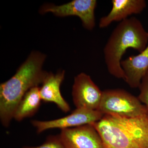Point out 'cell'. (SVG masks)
I'll list each match as a JSON object with an SVG mask.
<instances>
[{"label": "cell", "mask_w": 148, "mask_h": 148, "mask_svg": "<svg viewBox=\"0 0 148 148\" xmlns=\"http://www.w3.org/2000/svg\"><path fill=\"white\" fill-rule=\"evenodd\" d=\"M22 148H66L60 135H50L42 145L36 147L25 146Z\"/></svg>", "instance_id": "4fadbf2b"}, {"label": "cell", "mask_w": 148, "mask_h": 148, "mask_svg": "<svg viewBox=\"0 0 148 148\" xmlns=\"http://www.w3.org/2000/svg\"><path fill=\"white\" fill-rule=\"evenodd\" d=\"M104 115L97 110L76 108L67 116L49 121L32 120L31 123L36 129L37 133L47 130L73 128L87 124H92L102 119Z\"/></svg>", "instance_id": "5b68a950"}, {"label": "cell", "mask_w": 148, "mask_h": 148, "mask_svg": "<svg viewBox=\"0 0 148 148\" xmlns=\"http://www.w3.org/2000/svg\"><path fill=\"white\" fill-rule=\"evenodd\" d=\"M65 75L64 71L56 74L48 73L41 87L40 88V94L42 101L54 103L61 111L66 113L70 110V107L63 98L60 90Z\"/></svg>", "instance_id": "30bf717a"}, {"label": "cell", "mask_w": 148, "mask_h": 148, "mask_svg": "<svg viewBox=\"0 0 148 148\" xmlns=\"http://www.w3.org/2000/svg\"><path fill=\"white\" fill-rule=\"evenodd\" d=\"M97 3L95 0H73L61 5H44L40 12L42 13L51 12L59 16H78L85 29L92 30L95 25V10Z\"/></svg>", "instance_id": "8992f818"}, {"label": "cell", "mask_w": 148, "mask_h": 148, "mask_svg": "<svg viewBox=\"0 0 148 148\" xmlns=\"http://www.w3.org/2000/svg\"><path fill=\"white\" fill-rule=\"evenodd\" d=\"M59 135L66 148H104L101 136L92 124L61 130Z\"/></svg>", "instance_id": "ba28073f"}, {"label": "cell", "mask_w": 148, "mask_h": 148, "mask_svg": "<svg viewBox=\"0 0 148 148\" xmlns=\"http://www.w3.org/2000/svg\"><path fill=\"white\" fill-rule=\"evenodd\" d=\"M92 124L104 148H148V111L132 117L105 115Z\"/></svg>", "instance_id": "7a4b0ae2"}, {"label": "cell", "mask_w": 148, "mask_h": 148, "mask_svg": "<svg viewBox=\"0 0 148 148\" xmlns=\"http://www.w3.org/2000/svg\"><path fill=\"white\" fill-rule=\"evenodd\" d=\"M97 110L105 115L132 117L147 112V108L138 97L123 89H108L103 91Z\"/></svg>", "instance_id": "277c9868"}, {"label": "cell", "mask_w": 148, "mask_h": 148, "mask_svg": "<svg viewBox=\"0 0 148 148\" xmlns=\"http://www.w3.org/2000/svg\"><path fill=\"white\" fill-rule=\"evenodd\" d=\"M44 54L33 51L16 73L0 86V119L4 127L9 126L18 104L32 88L42 84L47 72L42 70Z\"/></svg>", "instance_id": "6da1fadb"}, {"label": "cell", "mask_w": 148, "mask_h": 148, "mask_svg": "<svg viewBox=\"0 0 148 148\" xmlns=\"http://www.w3.org/2000/svg\"><path fill=\"white\" fill-rule=\"evenodd\" d=\"M148 44V32L141 21L135 17L120 22L109 37L103 49L108 71L118 79H124L121 66L122 57L129 48L141 53Z\"/></svg>", "instance_id": "3957f363"}, {"label": "cell", "mask_w": 148, "mask_h": 148, "mask_svg": "<svg viewBox=\"0 0 148 148\" xmlns=\"http://www.w3.org/2000/svg\"><path fill=\"white\" fill-rule=\"evenodd\" d=\"M103 91L84 73L77 75L74 79L72 96L76 108L97 110L102 98Z\"/></svg>", "instance_id": "52a82bcc"}, {"label": "cell", "mask_w": 148, "mask_h": 148, "mask_svg": "<svg viewBox=\"0 0 148 148\" xmlns=\"http://www.w3.org/2000/svg\"><path fill=\"white\" fill-rule=\"evenodd\" d=\"M110 13L100 18L99 27L106 28L112 22L121 21L133 14H140L147 6L144 0H112Z\"/></svg>", "instance_id": "9c48e42d"}, {"label": "cell", "mask_w": 148, "mask_h": 148, "mask_svg": "<svg viewBox=\"0 0 148 148\" xmlns=\"http://www.w3.org/2000/svg\"><path fill=\"white\" fill-rule=\"evenodd\" d=\"M121 64L124 72L125 81L132 88L139 87L148 71V44L141 53L122 60Z\"/></svg>", "instance_id": "8fae6325"}, {"label": "cell", "mask_w": 148, "mask_h": 148, "mask_svg": "<svg viewBox=\"0 0 148 148\" xmlns=\"http://www.w3.org/2000/svg\"><path fill=\"white\" fill-rule=\"evenodd\" d=\"M42 99L40 87L32 88L25 94L18 104L13 119L17 121L34 116L39 108Z\"/></svg>", "instance_id": "7c38bea8"}, {"label": "cell", "mask_w": 148, "mask_h": 148, "mask_svg": "<svg viewBox=\"0 0 148 148\" xmlns=\"http://www.w3.org/2000/svg\"><path fill=\"white\" fill-rule=\"evenodd\" d=\"M138 88L140 92L138 99L148 109V71L143 77Z\"/></svg>", "instance_id": "5bb4252c"}]
</instances>
